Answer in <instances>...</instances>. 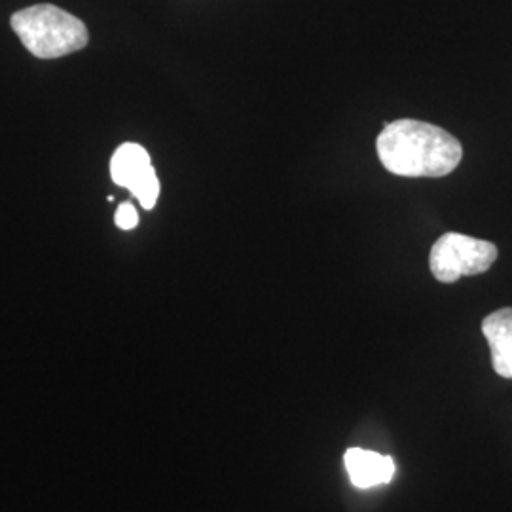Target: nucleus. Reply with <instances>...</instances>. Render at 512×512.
<instances>
[{
	"label": "nucleus",
	"mask_w": 512,
	"mask_h": 512,
	"mask_svg": "<svg viewBox=\"0 0 512 512\" xmlns=\"http://www.w3.org/2000/svg\"><path fill=\"white\" fill-rule=\"evenodd\" d=\"M110 177L114 184L128 188L143 209H154L160 196V181L150 162L147 148L137 143H124L116 148L110 160Z\"/></svg>",
	"instance_id": "4"
},
{
	"label": "nucleus",
	"mask_w": 512,
	"mask_h": 512,
	"mask_svg": "<svg viewBox=\"0 0 512 512\" xmlns=\"http://www.w3.org/2000/svg\"><path fill=\"white\" fill-rule=\"evenodd\" d=\"M10 25L29 54L57 59L88 46L90 33L82 19L54 4H37L16 12Z\"/></svg>",
	"instance_id": "2"
},
{
	"label": "nucleus",
	"mask_w": 512,
	"mask_h": 512,
	"mask_svg": "<svg viewBox=\"0 0 512 512\" xmlns=\"http://www.w3.org/2000/svg\"><path fill=\"white\" fill-rule=\"evenodd\" d=\"M376 150L385 169L399 177H446L463 158L461 143L452 133L410 118L385 124Z\"/></svg>",
	"instance_id": "1"
},
{
	"label": "nucleus",
	"mask_w": 512,
	"mask_h": 512,
	"mask_svg": "<svg viewBox=\"0 0 512 512\" xmlns=\"http://www.w3.org/2000/svg\"><path fill=\"white\" fill-rule=\"evenodd\" d=\"M344 463H346L351 484L359 490H368L380 484H387L397 473L395 459L391 456H382L378 452L363 450V448H349L344 454Z\"/></svg>",
	"instance_id": "5"
},
{
	"label": "nucleus",
	"mask_w": 512,
	"mask_h": 512,
	"mask_svg": "<svg viewBox=\"0 0 512 512\" xmlns=\"http://www.w3.org/2000/svg\"><path fill=\"white\" fill-rule=\"evenodd\" d=\"M482 334L492 351L495 374L512 380V308L490 313L482 321Z\"/></svg>",
	"instance_id": "6"
},
{
	"label": "nucleus",
	"mask_w": 512,
	"mask_h": 512,
	"mask_svg": "<svg viewBox=\"0 0 512 512\" xmlns=\"http://www.w3.org/2000/svg\"><path fill=\"white\" fill-rule=\"evenodd\" d=\"M497 255L499 251L492 241L448 232L435 241L429 255V268L440 283H456L465 275L488 272Z\"/></svg>",
	"instance_id": "3"
},
{
	"label": "nucleus",
	"mask_w": 512,
	"mask_h": 512,
	"mask_svg": "<svg viewBox=\"0 0 512 512\" xmlns=\"http://www.w3.org/2000/svg\"><path fill=\"white\" fill-rule=\"evenodd\" d=\"M114 222L120 230H133L137 228L139 224V213L135 209V205L131 202H124L118 209H116V215H114Z\"/></svg>",
	"instance_id": "7"
}]
</instances>
